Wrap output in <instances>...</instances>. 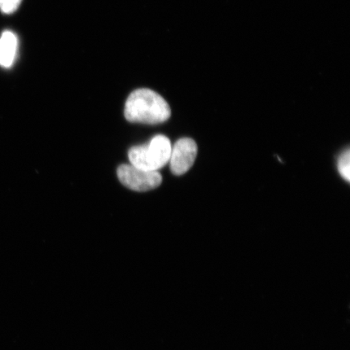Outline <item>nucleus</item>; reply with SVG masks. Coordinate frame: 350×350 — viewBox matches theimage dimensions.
Wrapping results in <instances>:
<instances>
[{"label": "nucleus", "instance_id": "obj_2", "mask_svg": "<svg viewBox=\"0 0 350 350\" xmlns=\"http://www.w3.org/2000/svg\"><path fill=\"white\" fill-rule=\"evenodd\" d=\"M172 150L170 139L163 135H157L144 146L131 148L129 159L135 167L159 172L169 163Z\"/></svg>", "mask_w": 350, "mask_h": 350}, {"label": "nucleus", "instance_id": "obj_5", "mask_svg": "<svg viewBox=\"0 0 350 350\" xmlns=\"http://www.w3.org/2000/svg\"><path fill=\"white\" fill-rule=\"evenodd\" d=\"M18 48V39L11 31L3 32L0 37V66L8 68L14 64Z\"/></svg>", "mask_w": 350, "mask_h": 350}, {"label": "nucleus", "instance_id": "obj_7", "mask_svg": "<svg viewBox=\"0 0 350 350\" xmlns=\"http://www.w3.org/2000/svg\"><path fill=\"white\" fill-rule=\"evenodd\" d=\"M22 0H0V10L4 13L14 12L19 8Z\"/></svg>", "mask_w": 350, "mask_h": 350}, {"label": "nucleus", "instance_id": "obj_1", "mask_svg": "<svg viewBox=\"0 0 350 350\" xmlns=\"http://www.w3.org/2000/svg\"><path fill=\"white\" fill-rule=\"evenodd\" d=\"M124 116L131 122L159 124L170 119L172 111L167 102L156 92L141 89L133 92L126 100Z\"/></svg>", "mask_w": 350, "mask_h": 350}, {"label": "nucleus", "instance_id": "obj_3", "mask_svg": "<svg viewBox=\"0 0 350 350\" xmlns=\"http://www.w3.org/2000/svg\"><path fill=\"white\" fill-rule=\"evenodd\" d=\"M118 178L122 185L135 191H148L159 187L163 177L159 172H150L133 165H121L117 170Z\"/></svg>", "mask_w": 350, "mask_h": 350}, {"label": "nucleus", "instance_id": "obj_4", "mask_svg": "<svg viewBox=\"0 0 350 350\" xmlns=\"http://www.w3.org/2000/svg\"><path fill=\"white\" fill-rule=\"evenodd\" d=\"M198 147L193 139L182 138L174 144L169 161L170 170L174 175H183L189 170L195 163Z\"/></svg>", "mask_w": 350, "mask_h": 350}, {"label": "nucleus", "instance_id": "obj_6", "mask_svg": "<svg viewBox=\"0 0 350 350\" xmlns=\"http://www.w3.org/2000/svg\"><path fill=\"white\" fill-rule=\"evenodd\" d=\"M339 172L345 180H350V153L349 150L344 152L338 160Z\"/></svg>", "mask_w": 350, "mask_h": 350}]
</instances>
